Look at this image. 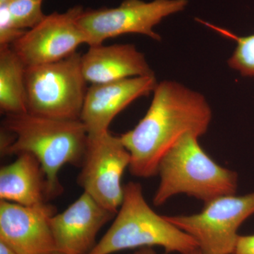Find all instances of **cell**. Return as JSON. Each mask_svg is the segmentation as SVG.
<instances>
[{"label": "cell", "mask_w": 254, "mask_h": 254, "mask_svg": "<svg viewBox=\"0 0 254 254\" xmlns=\"http://www.w3.org/2000/svg\"><path fill=\"white\" fill-rule=\"evenodd\" d=\"M195 135H185L159 164L160 183L153 204L160 206L177 194H187L203 203L236 194L238 175L210 158Z\"/></svg>", "instance_id": "cell-4"}, {"label": "cell", "mask_w": 254, "mask_h": 254, "mask_svg": "<svg viewBox=\"0 0 254 254\" xmlns=\"http://www.w3.org/2000/svg\"><path fill=\"white\" fill-rule=\"evenodd\" d=\"M158 83L155 75L91 85L80 118L88 136L109 131L110 124L120 112L138 98L153 93Z\"/></svg>", "instance_id": "cell-11"}, {"label": "cell", "mask_w": 254, "mask_h": 254, "mask_svg": "<svg viewBox=\"0 0 254 254\" xmlns=\"http://www.w3.org/2000/svg\"><path fill=\"white\" fill-rule=\"evenodd\" d=\"M215 29L236 41V48L227 60L229 67L244 77L254 78V34L240 37L218 28Z\"/></svg>", "instance_id": "cell-16"}, {"label": "cell", "mask_w": 254, "mask_h": 254, "mask_svg": "<svg viewBox=\"0 0 254 254\" xmlns=\"http://www.w3.org/2000/svg\"><path fill=\"white\" fill-rule=\"evenodd\" d=\"M81 68L87 83L91 85L155 76L144 54L129 43L89 47L81 55Z\"/></svg>", "instance_id": "cell-13"}, {"label": "cell", "mask_w": 254, "mask_h": 254, "mask_svg": "<svg viewBox=\"0 0 254 254\" xmlns=\"http://www.w3.org/2000/svg\"><path fill=\"white\" fill-rule=\"evenodd\" d=\"M42 3L43 0H10L8 9L16 26L26 31L41 22L46 16L42 9Z\"/></svg>", "instance_id": "cell-17"}, {"label": "cell", "mask_w": 254, "mask_h": 254, "mask_svg": "<svg viewBox=\"0 0 254 254\" xmlns=\"http://www.w3.org/2000/svg\"><path fill=\"white\" fill-rule=\"evenodd\" d=\"M212 116L208 102L199 92L171 80L158 83L145 116L120 136L131 157L130 173L141 178L158 175L164 155L185 135L205 134Z\"/></svg>", "instance_id": "cell-1"}, {"label": "cell", "mask_w": 254, "mask_h": 254, "mask_svg": "<svg viewBox=\"0 0 254 254\" xmlns=\"http://www.w3.org/2000/svg\"><path fill=\"white\" fill-rule=\"evenodd\" d=\"M254 214L252 192L218 197L204 203L198 213L165 216L190 235L203 254H235L239 228Z\"/></svg>", "instance_id": "cell-6"}, {"label": "cell", "mask_w": 254, "mask_h": 254, "mask_svg": "<svg viewBox=\"0 0 254 254\" xmlns=\"http://www.w3.org/2000/svg\"><path fill=\"white\" fill-rule=\"evenodd\" d=\"M56 209L47 203L35 206L1 200L0 241L17 254L57 252L50 218Z\"/></svg>", "instance_id": "cell-10"}, {"label": "cell", "mask_w": 254, "mask_h": 254, "mask_svg": "<svg viewBox=\"0 0 254 254\" xmlns=\"http://www.w3.org/2000/svg\"><path fill=\"white\" fill-rule=\"evenodd\" d=\"M26 31L18 28L13 21L7 3L0 4V46H11Z\"/></svg>", "instance_id": "cell-18"}, {"label": "cell", "mask_w": 254, "mask_h": 254, "mask_svg": "<svg viewBox=\"0 0 254 254\" xmlns=\"http://www.w3.org/2000/svg\"><path fill=\"white\" fill-rule=\"evenodd\" d=\"M1 128L14 140L4 155H34L46 175L48 199L63 192L58 175L66 165L81 166L88 134L81 120H63L31 113L6 115Z\"/></svg>", "instance_id": "cell-2"}, {"label": "cell", "mask_w": 254, "mask_h": 254, "mask_svg": "<svg viewBox=\"0 0 254 254\" xmlns=\"http://www.w3.org/2000/svg\"><path fill=\"white\" fill-rule=\"evenodd\" d=\"M130 159L120 136L109 131L100 136H88L78 185L100 205L117 214L124 198L122 179L129 167Z\"/></svg>", "instance_id": "cell-8"}, {"label": "cell", "mask_w": 254, "mask_h": 254, "mask_svg": "<svg viewBox=\"0 0 254 254\" xmlns=\"http://www.w3.org/2000/svg\"><path fill=\"white\" fill-rule=\"evenodd\" d=\"M130 254H157L153 247H144V248L138 249L134 252Z\"/></svg>", "instance_id": "cell-21"}, {"label": "cell", "mask_w": 254, "mask_h": 254, "mask_svg": "<svg viewBox=\"0 0 254 254\" xmlns=\"http://www.w3.org/2000/svg\"><path fill=\"white\" fill-rule=\"evenodd\" d=\"M235 254H254V235H240Z\"/></svg>", "instance_id": "cell-19"}, {"label": "cell", "mask_w": 254, "mask_h": 254, "mask_svg": "<svg viewBox=\"0 0 254 254\" xmlns=\"http://www.w3.org/2000/svg\"><path fill=\"white\" fill-rule=\"evenodd\" d=\"M13 163L0 169V200L25 206L46 203V175L38 159L20 153Z\"/></svg>", "instance_id": "cell-14"}, {"label": "cell", "mask_w": 254, "mask_h": 254, "mask_svg": "<svg viewBox=\"0 0 254 254\" xmlns=\"http://www.w3.org/2000/svg\"><path fill=\"white\" fill-rule=\"evenodd\" d=\"M187 254H203L202 253L201 251L199 249H196V250H193V252H190V253Z\"/></svg>", "instance_id": "cell-22"}, {"label": "cell", "mask_w": 254, "mask_h": 254, "mask_svg": "<svg viewBox=\"0 0 254 254\" xmlns=\"http://www.w3.org/2000/svg\"><path fill=\"white\" fill-rule=\"evenodd\" d=\"M83 6L76 5L64 13L53 12L11 45L18 58L27 66L60 61L76 53L87 37L78 21Z\"/></svg>", "instance_id": "cell-9"}, {"label": "cell", "mask_w": 254, "mask_h": 254, "mask_svg": "<svg viewBox=\"0 0 254 254\" xmlns=\"http://www.w3.org/2000/svg\"><path fill=\"white\" fill-rule=\"evenodd\" d=\"M187 0H125L115 8L87 10L78 23L87 37L89 47L99 46L109 38L135 33L160 41L153 28L163 18L183 11Z\"/></svg>", "instance_id": "cell-7"}, {"label": "cell", "mask_w": 254, "mask_h": 254, "mask_svg": "<svg viewBox=\"0 0 254 254\" xmlns=\"http://www.w3.org/2000/svg\"><path fill=\"white\" fill-rule=\"evenodd\" d=\"M10 0H0V4H6V3L9 2Z\"/></svg>", "instance_id": "cell-23"}, {"label": "cell", "mask_w": 254, "mask_h": 254, "mask_svg": "<svg viewBox=\"0 0 254 254\" xmlns=\"http://www.w3.org/2000/svg\"><path fill=\"white\" fill-rule=\"evenodd\" d=\"M0 254H17L4 242L0 241Z\"/></svg>", "instance_id": "cell-20"}, {"label": "cell", "mask_w": 254, "mask_h": 254, "mask_svg": "<svg viewBox=\"0 0 254 254\" xmlns=\"http://www.w3.org/2000/svg\"><path fill=\"white\" fill-rule=\"evenodd\" d=\"M153 247H162L166 254H187L198 249L190 235L150 208L139 183L129 182L124 186L123 201L116 218L88 254Z\"/></svg>", "instance_id": "cell-3"}, {"label": "cell", "mask_w": 254, "mask_h": 254, "mask_svg": "<svg viewBox=\"0 0 254 254\" xmlns=\"http://www.w3.org/2000/svg\"><path fill=\"white\" fill-rule=\"evenodd\" d=\"M50 254H65L61 253V252H53V253H52Z\"/></svg>", "instance_id": "cell-24"}, {"label": "cell", "mask_w": 254, "mask_h": 254, "mask_svg": "<svg viewBox=\"0 0 254 254\" xmlns=\"http://www.w3.org/2000/svg\"><path fill=\"white\" fill-rule=\"evenodd\" d=\"M26 68L11 46H0V110L5 115L28 113Z\"/></svg>", "instance_id": "cell-15"}, {"label": "cell", "mask_w": 254, "mask_h": 254, "mask_svg": "<svg viewBox=\"0 0 254 254\" xmlns=\"http://www.w3.org/2000/svg\"><path fill=\"white\" fill-rule=\"evenodd\" d=\"M25 80L28 113L80 120L88 90L81 54L75 53L55 63L27 66Z\"/></svg>", "instance_id": "cell-5"}, {"label": "cell", "mask_w": 254, "mask_h": 254, "mask_svg": "<svg viewBox=\"0 0 254 254\" xmlns=\"http://www.w3.org/2000/svg\"><path fill=\"white\" fill-rule=\"evenodd\" d=\"M115 215L83 192L67 208L50 218L57 252L88 254L97 244L98 232Z\"/></svg>", "instance_id": "cell-12"}]
</instances>
